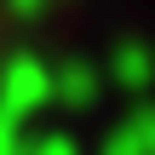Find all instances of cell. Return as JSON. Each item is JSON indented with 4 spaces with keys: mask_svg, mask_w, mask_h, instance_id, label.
Returning <instances> with one entry per match:
<instances>
[{
    "mask_svg": "<svg viewBox=\"0 0 155 155\" xmlns=\"http://www.w3.org/2000/svg\"><path fill=\"white\" fill-rule=\"evenodd\" d=\"M46 104H52V69H46L40 58H29V52L0 58V115L29 121V115L46 109Z\"/></svg>",
    "mask_w": 155,
    "mask_h": 155,
    "instance_id": "cell-1",
    "label": "cell"
},
{
    "mask_svg": "<svg viewBox=\"0 0 155 155\" xmlns=\"http://www.w3.org/2000/svg\"><path fill=\"white\" fill-rule=\"evenodd\" d=\"M98 86H104V75H98L92 58H69V63L52 69V104H63V109H92Z\"/></svg>",
    "mask_w": 155,
    "mask_h": 155,
    "instance_id": "cell-2",
    "label": "cell"
},
{
    "mask_svg": "<svg viewBox=\"0 0 155 155\" xmlns=\"http://www.w3.org/2000/svg\"><path fill=\"white\" fill-rule=\"evenodd\" d=\"M109 81H115L121 92L144 98V92L155 86V46H144V40H121V46L109 52Z\"/></svg>",
    "mask_w": 155,
    "mask_h": 155,
    "instance_id": "cell-3",
    "label": "cell"
},
{
    "mask_svg": "<svg viewBox=\"0 0 155 155\" xmlns=\"http://www.w3.org/2000/svg\"><path fill=\"white\" fill-rule=\"evenodd\" d=\"M17 155H81V144L69 132H40V138H23Z\"/></svg>",
    "mask_w": 155,
    "mask_h": 155,
    "instance_id": "cell-4",
    "label": "cell"
},
{
    "mask_svg": "<svg viewBox=\"0 0 155 155\" xmlns=\"http://www.w3.org/2000/svg\"><path fill=\"white\" fill-rule=\"evenodd\" d=\"M98 155H144V138H138V132H132V127L121 121V127H115V132L104 138V150H98Z\"/></svg>",
    "mask_w": 155,
    "mask_h": 155,
    "instance_id": "cell-5",
    "label": "cell"
},
{
    "mask_svg": "<svg viewBox=\"0 0 155 155\" xmlns=\"http://www.w3.org/2000/svg\"><path fill=\"white\" fill-rule=\"evenodd\" d=\"M127 127L144 138V155H155V109H150V104H138V109L127 115Z\"/></svg>",
    "mask_w": 155,
    "mask_h": 155,
    "instance_id": "cell-6",
    "label": "cell"
},
{
    "mask_svg": "<svg viewBox=\"0 0 155 155\" xmlns=\"http://www.w3.org/2000/svg\"><path fill=\"white\" fill-rule=\"evenodd\" d=\"M17 144H23V121L0 115V155H17Z\"/></svg>",
    "mask_w": 155,
    "mask_h": 155,
    "instance_id": "cell-7",
    "label": "cell"
},
{
    "mask_svg": "<svg viewBox=\"0 0 155 155\" xmlns=\"http://www.w3.org/2000/svg\"><path fill=\"white\" fill-rule=\"evenodd\" d=\"M46 6H52V0H6V12H12V17H40Z\"/></svg>",
    "mask_w": 155,
    "mask_h": 155,
    "instance_id": "cell-8",
    "label": "cell"
}]
</instances>
